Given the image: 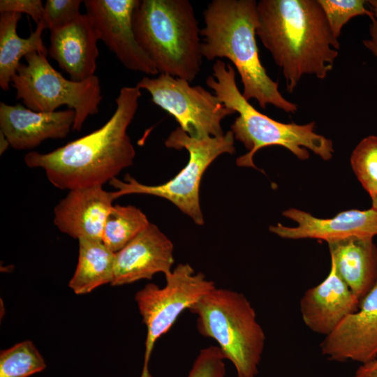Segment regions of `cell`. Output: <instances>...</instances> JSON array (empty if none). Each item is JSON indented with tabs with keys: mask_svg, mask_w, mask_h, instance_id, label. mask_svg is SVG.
Here are the masks:
<instances>
[{
	"mask_svg": "<svg viewBox=\"0 0 377 377\" xmlns=\"http://www.w3.org/2000/svg\"><path fill=\"white\" fill-rule=\"evenodd\" d=\"M72 109L35 112L17 103H0V128L14 149H33L47 139L66 138L75 121Z\"/></svg>",
	"mask_w": 377,
	"mask_h": 377,
	"instance_id": "16",
	"label": "cell"
},
{
	"mask_svg": "<svg viewBox=\"0 0 377 377\" xmlns=\"http://www.w3.org/2000/svg\"><path fill=\"white\" fill-rule=\"evenodd\" d=\"M188 81L160 73L158 77H143L138 83L147 91L152 102L174 117L190 137L203 138L224 134L223 119L236 112L228 108L214 94L202 86H191Z\"/></svg>",
	"mask_w": 377,
	"mask_h": 377,
	"instance_id": "10",
	"label": "cell"
},
{
	"mask_svg": "<svg viewBox=\"0 0 377 377\" xmlns=\"http://www.w3.org/2000/svg\"><path fill=\"white\" fill-rule=\"evenodd\" d=\"M21 18L22 14L17 13L0 15V87L4 91L9 89L22 57L34 52L46 55L48 53L42 39V34L46 29L44 22L38 23L34 31L24 38L17 34V23Z\"/></svg>",
	"mask_w": 377,
	"mask_h": 377,
	"instance_id": "20",
	"label": "cell"
},
{
	"mask_svg": "<svg viewBox=\"0 0 377 377\" xmlns=\"http://www.w3.org/2000/svg\"><path fill=\"white\" fill-rule=\"evenodd\" d=\"M283 215L295 221L297 226L288 227L278 223L269 229L285 239H317L327 243L353 236L377 235V210L373 207L343 211L330 219L317 218L295 208L285 210Z\"/></svg>",
	"mask_w": 377,
	"mask_h": 377,
	"instance_id": "14",
	"label": "cell"
},
{
	"mask_svg": "<svg viewBox=\"0 0 377 377\" xmlns=\"http://www.w3.org/2000/svg\"><path fill=\"white\" fill-rule=\"evenodd\" d=\"M0 12L26 13L38 24L43 21L44 6L40 0H1Z\"/></svg>",
	"mask_w": 377,
	"mask_h": 377,
	"instance_id": "28",
	"label": "cell"
},
{
	"mask_svg": "<svg viewBox=\"0 0 377 377\" xmlns=\"http://www.w3.org/2000/svg\"><path fill=\"white\" fill-rule=\"evenodd\" d=\"M78 242V261L69 287L75 293L83 295L112 283L115 253L100 240L82 238Z\"/></svg>",
	"mask_w": 377,
	"mask_h": 377,
	"instance_id": "21",
	"label": "cell"
},
{
	"mask_svg": "<svg viewBox=\"0 0 377 377\" xmlns=\"http://www.w3.org/2000/svg\"><path fill=\"white\" fill-rule=\"evenodd\" d=\"M320 348L323 355L337 362L364 364L377 356V276L358 309L325 337Z\"/></svg>",
	"mask_w": 377,
	"mask_h": 377,
	"instance_id": "12",
	"label": "cell"
},
{
	"mask_svg": "<svg viewBox=\"0 0 377 377\" xmlns=\"http://www.w3.org/2000/svg\"><path fill=\"white\" fill-rule=\"evenodd\" d=\"M136 40L159 74L191 82L201 70L200 29L188 0H141L133 15Z\"/></svg>",
	"mask_w": 377,
	"mask_h": 377,
	"instance_id": "5",
	"label": "cell"
},
{
	"mask_svg": "<svg viewBox=\"0 0 377 377\" xmlns=\"http://www.w3.org/2000/svg\"><path fill=\"white\" fill-rule=\"evenodd\" d=\"M98 40L90 17L81 14L73 23L50 31L48 54L71 80L81 82L94 75Z\"/></svg>",
	"mask_w": 377,
	"mask_h": 377,
	"instance_id": "18",
	"label": "cell"
},
{
	"mask_svg": "<svg viewBox=\"0 0 377 377\" xmlns=\"http://www.w3.org/2000/svg\"><path fill=\"white\" fill-rule=\"evenodd\" d=\"M225 357L217 346L202 349L186 377H225Z\"/></svg>",
	"mask_w": 377,
	"mask_h": 377,
	"instance_id": "27",
	"label": "cell"
},
{
	"mask_svg": "<svg viewBox=\"0 0 377 377\" xmlns=\"http://www.w3.org/2000/svg\"><path fill=\"white\" fill-rule=\"evenodd\" d=\"M171 240L154 224L149 225L115 253L112 286L151 279L157 273L166 275L175 260Z\"/></svg>",
	"mask_w": 377,
	"mask_h": 377,
	"instance_id": "13",
	"label": "cell"
},
{
	"mask_svg": "<svg viewBox=\"0 0 377 377\" xmlns=\"http://www.w3.org/2000/svg\"><path fill=\"white\" fill-rule=\"evenodd\" d=\"M333 36L339 39L343 27L352 18L360 15L374 16L367 10L364 0H318Z\"/></svg>",
	"mask_w": 377,
	"mask_h": 377,
	"instance_id": "25",
	"label": "cell"
},
{
	"mask_svg": "<svg viewBox=\"0 0 377 377\" xmlns=\"http://www.w3.org/2000/svg\"><path fill=\"white\" fill-rule=\"evenodd\" d=\"M165 277L163 287L148 283L135 295L147 327L145 361L140 377H151L149 362L156 341L170 330L184 311L189 310L216 288L212 281L201 272L196 273L188 263L178 264Z\"/></svg>",
	"mask_w": 377,
	"mask_h": 377,
	"instance_id": "9",
	"label": "cell"
},
{
	"mask_svg": "<svg viewBox=\"0 0 377 377\" xmlns=\"http://www.w3.org/2000/svg\"><path fill=\"white\" fill-rule=\"evenodd\" d=\"M149 221L139 208L133 205H114L105 223L102 242L116 253L143 231Z\"/></svg>",
	"mask_w": 377,
	"mask_h": 377,
	"instance_id": "22",
	"label": "cell"
},
{
	"mask_svg": "<svg viewBox=\"0 0 377 377\" xmlns=\"http://www.w3.org/2000/svg\"><path fill=\"white\" fill-rule=\"evenodd\" d=\"M205 27L201 44L202 57L208 61L226 58L237 70L243 84V96L255 99L260 108L267 105L288 113L297 110L296 103L286 99L278 82L267 73L256 40L257 2L254 0H213L203 13Z\"/></svg>",
	"mask_w": 377,
	"mask_h": 377,
	"instance_id": "3",
	"label": "cell"
},
{
	"mask_svg": "<svg viewBox=\"0 0 377 377\" xmlns=\"http://www.w3.org/2000/svg\"><path fill=\"white\" fill-rule=\"evenodd\" d=\"M367 3L371 8V12L374 14V17L377 20V0L367 1Z\"/></svg>",
	"mask_w": 377,
	"mask_h": 377,
	"instance_id": "32",
	"label": "cell"
},
{
	"mask_svg": "<svg viewBox=\"0 0 377 377\" xmlns=\"http://www.w3.org/2000/svg\"><path fill=\"white\" fill-rule=\"evenodd\" d=\"M257 12L256 35L282 70L288 93L304 75L327 76L340 44L318 0H260Z\"/></svg>",
	"mask_w": 377,
	"mask_h": 377,
	"instance_id": "2",
	"label": "cell"
},
{
	"mask_svg": "<svg viewBox=\"0 0 377 377\" xmlns=\"http://www.w3.org/2000/svg\"><path fill=\"white\" fill-rule=\"evenodd\" d=\"M46 368L45 360L31 341H24L0 354V377H28Z\"/></svg>",
	"mask_w": 377,
	"mask_h": 377,
	"instance_id": "23",
	"label": "cell"
},
{
	"mask_svg": "<svg viewBox=\"0 0 377 377\" xmlns=\"http://www.w3.org/2000/svg\"><path fill=\"white\" fill-rule=\"evenodd\" d=\"M372 199V207L373 208H374L375 209L377 210V195H376L375 197H374Z\"/></svg>",
	"mask_w": 377,
	"mask_h": 377,
	"instance_id": "33",
	"label": "cell"
},
{
	"mask_svg": "<svg viewBox=\"0 0 377 377\" xmlns=\"http://www.w3.org/2000/svg\"><path fill=\"white\" fill-rule=\"evenodd\" d=\"M370 38L362 41L364 45L377 58V20L374 16L370 17Z\"/></svg>",
	"mask_w": 377,
	"mask_h": 377,
	"instance_id": "29",
	"label": "cell"
},
{
	"mask_svg": "<svg viewBox=\"0 0 377 377\" xmlns=\"http://www.w3.org/2000/svg\"><path fill=\"white\" fill-rule=\"evenodd\" d=\"M354 377H377V356L368 362L361 364Z\"/></svg>",
	"mask_w": 377,
	"mask_h": 377,
	"instance_id": "30",
	"label": "cell"
},
{
	"mask_svg": "<svg viewBox=\"0 0 377 377\" xmlns=\"http://www.w3.org/2000/svg\"><path fill=\"white\" fill-rule=\"evenodd\" d=\"M140 96L137 86L121 87L115 111L104 125L50 152L27 153L26 165L43 169L50 182L61 190L110 182L133 163L135 151L127 130Z\"/></svg>",
	"mask_w": 377,
	"mask_h": 377,
	"instance_id": "1",
	"label": "cell"
},
{
	"mask_svg": "<svg viewBox=\"0 0 377 377\" xmlns=\"http://www.w3.org/2000/svg\"><path fill=\"white\" fill-rule=\"evenodd\" d=\"M80 0H47L44 5L43 19L46 29L50 31L62 29L81 15Z\"/></svg>",
	"mask_w": 377,
	"mask_h": 377,
	"instance_id": "26",
	"label": "cell"
},
{
	"mask_svg": "<svg viewBox=\"0 0 377 377\" xmlns=\"http://www.w3.org/2000/svg\"><path fill=\"white\" fill-rule=\"evenodd\" d=\"M360 302L331 263L327 277L305 291L300 309L304 325L311 331L326 337L358 309Z\"/></svg>",
	"mask_w": 377,
	"mask_h": 377,
	"instance_id": "17",
	"label": "cell"
},
{
	"mask_svg": "<svg viewBox=\"0 0 377 377\" xmlns=\"http://www.w3.org/2000/svg\"><path fill=\"white\" fill-rule=\"evenodd\" d=\"M212 71L206 84L226 107L238 113L231 131L235 139L249 150L237 158L238 166L257 168L253 156L259 149L272 145L283 147L302 161L309 158L308 149L325 161L332 158V142L315 132L314 121L300 125L276 121L260 112L243 96L237 85L232 65L216 59Z\"/></svg>",
	"mask_w": 377,
	"mask_h": 377,
	"instance_id": "4",
	"label": "cell"
},
{
	"mask_svg": "<svg viewBox=\"0 0 377 377\" xmlns=\"http://www.w3.org/2000/svg\"><path fill=\"white\" fill-rule=\"evenodd\" d=\"M139 0H85L83 3L97 32L126 68L146 75L158 71L139 45L133 27V15Z\"/></svg>",
	"mask_w": 377,
	"mask_h": 377,
	"instance_id": "11",
	"label": "cell"
},
{
	"mask_svg": "<svg viewBox=\"0 0 377 377\" xmlns=\"http://www.w3.org/2000/svg\"><path fill=\"white\" fill-rule=\"evenodd\" d=\"M373 238L353 236L327 242L331 263L360 301L377 276V247Z\"/></svg>",
	"mask_w": 377,
	"mask_h": 377,
	"instance_id": "19",
	"label": "cell"
},
{
	"mask_svg": "<svg viewBox=\"0 0 377 377\" xmlns=\"http://www.w3.org/2000/svg\"><path fill=\"white\" fill-rule=\"evenodd\" d=\"M351 168L371 198L377 195V135L363 138L350 156Z\"/></svg>",
	"mask_w": 377,
	"mask_h": 377,
	"instance_id": "24",
	"label": "cell"
},
{
	"mask_svg": "<svg viewBox=\"0 0 377 377\" xmlns=\"http://www.w3.org/2000/svg\"><path fill=\"white\" fill-rule=\"evenodd\" d=\"M114 200L113 191L103 189V186L70 190L54 208V223L61 232L75 239L102 241Z\"/></svg>",
	"mask_w": 377,
	"mask_h": 377,
	"instance_id": "15",
	"label": "cell"
},
{
	"mask_svg": "<svg viewBox=\"0 0 377 377\" xmlns=\"http://www.w3.org/2000/svg\"><path fill=\"white\" fill-rule=\"evenodd\" d=\"M235 137L229 131L219 137H190L180 127L172 131L165 140L168 148L187 150V164L170 180L159 185H146L126 175L124 180L114 178L109 183L117 190L115 199L128 194H146L165 198L188 216L196 224L204 219L200 204V185L207 168L220 155L235 152Z\"/></svg>",
	"mask_w": 377,
	"mask_h": 377,
	"instance_id": "7",
	"label": "cell"
},
{
	"mask_svg": "<svg viewBox=\"0 0 377 377\" xmlns=\"http://www.w3.org/2000/svg\"><path fill=\"white\" fill-rule=\"evenodd\" d=\"M24 58L27 64L20 63L11 81L16 98L35 112H52L66 105L75 111L72 129L80 131L87 117L98 112L103 98L98 77L67 80L51 66L46 54L34 52Z\"/></svg>",
	"mask_w": 377,
	"mask_h": 377,
	"instance_id": "8",
	"label": "cell"
},
{
	"mask_svg": "<svg viewBox=\"0 0 377 377\" xmlns=\"http://www.w3.org/2000/svg\"><path fill=\"white\" fill-rule=\"evenodd\" d=\"M189 311L197 317V329L217 343L237 377H256L265 343V334L250 301L242 293L216 287Z\"/></svg>",
	"mask_w": 377,
	"mask_h": 377,
	"instance_id": "6",
	"label": "cell"
},
{
	"mask_svg": "<svg viewBox=\"0 0 377 377\" xmlns=\"http://www.w3.org/2000/svg\"><path fill=\"white\" fill-rule=\"evenodd\" d=\"M10 144L2 132L0 131V154L1 155L8 149Z\"/></svg>",
	"mask_w": 377,
	"mask_h": 377,
	"instance_id": "31",
	"label": "cell"
}]
</instances>
